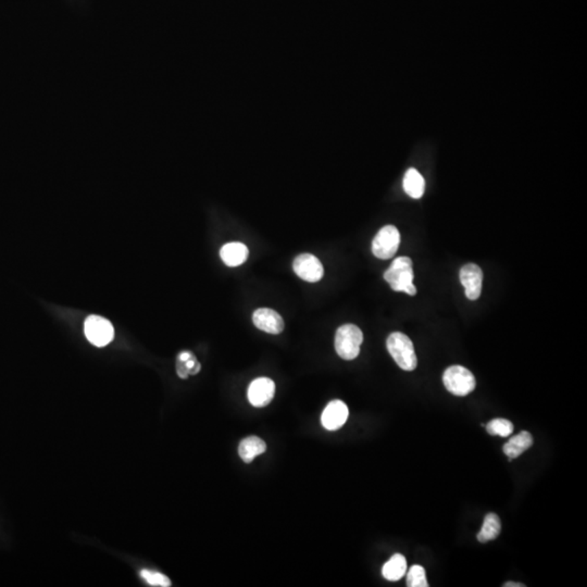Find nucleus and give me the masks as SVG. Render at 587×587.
I'll use <instances>...</instances> for the list:
<instances>
[{
  "instance_id": "f8f14e48",
  "label": "nucleus",
  "mask_w": 587,
  "mask_h": 587,
  "mask_svg": "<svg viewBox=\"0 0 587 587\" xmlns=\"http://www.w3.org/2000/svg\"><path fill=\"white\" fill-rule=\"evenodd\" d=\"M249 250L246 245L238 242L225 244L220 250L221 259L228 267L235 268L243 265L248 258Z\"/></svg>"
},
{
  "instance_id": "0eeeda50",
  "label": "nucleus",
  "mask_w": 587,
  "mask_h": 587,
  "mask_svg": "<svg viewBox=\"0 0 587 587\" xmlns=\"http://www.w3.org/2000/svg\"><path fill=\"white\" fill-rule=\"evenodd\" d=\"M293 269L298 278L309 283H317L322 280L324 274V269L320 260L311 254L297 256L293 262Z\"/></svg>"
},
{
  "instance_id": "423d86ee",
  "label": "nucleus",
  "mask_w": 587,
  "mask_h": 587,
  "mask_svg": "<svg viewBox=\"0 0 587 587\" xmlns=\"http://www.w3.org/2000/svg\"><path fill=\"white\" fill-rule=\"evenodd\" d=\"M84 332L88 341L97 347L107 346L114 337L112 322L99 315H90L85 320Z\"/></svg>"
},
{
  "instance_id": "9b49d317",
  "label": "nucleus",
  "mask_w": 587,
  "mask_h": 587,
  "mask_svg": "<svg viewBox=\"0 0 587 587\" xmlns=\"http://www.w3.org/2000/svg\"><path fill=\"white\" fill-rule=\"evenodd\" d=\"M255 326L269 334H280L284 330L283 317L276 311L268 308L257 309L252 315Z\"/></svg>"
},
{
  "instance_id": "20e7f679",
  "label": "nucleus",
  "mask_w": 587,
  "mask_h": 587,
  "mask_svg": "<svg viewBox=\"0 0 587 587\" xmlns=\"http://www.w3.org/2000/svg\"><path fill=\"white\" fill-rule=\"evenodd\" d=\"M443 382L447 391L456 396H467L475 389L473 374L462 365H452L443 374Z\"/></svg>"
},
{
  "instance_id": "f257e3e1",
  "label": "nucleus",
  "mask_w": 587,
  "mask_h": 587,
  "mask_svg": "<svg viewBox=\"0 0 587 587\" xmlns=\"http://www.w3.org/2000/svg\"><path fill=\"white\" fill-rule=\"evenodd\" d=\"M384 278L393 291H404L410 296H415L417 294V289L413 284L415 274L413 260L408 257H400L391 262L389 270L384 273Z\"/></svg>"
},
{
  "instance_id": "6e6552de",
  "label": "nucleus",
  "mask_w": 587,
  "mask_h": 587,
  "mask_svg": "<svg viewBox=\"0 0 587 587\" xmlns=\"http://www.w3.org/2000/svg\"><path fill=\"white\" fill-rule=\"evenodd\" d=\"M275 384L271 378H256L248 387V400L254 407L262 408L272 402Z\"/></svg>"
},
{
  "instance_id": "aec40b11",
  "label": "nucleus",
  "mask_w": 587,
  "mask_h": 587,
  "mask_svg": "<svg viewBox=\"0 0 587 587\" xmlns=\"http://www.w3.org/2000/svg\"><path fill=\"white\" fill-rule=\"evenodd\" d=\"M140 577L148 583L151 586L156 587H169L172 585L169 577H166L164 574L159 573V572L151 571V570H142L140 571Z\"/></svg>"
},
{
  "instance_id": "412c9836",
  "label": "nucleus",
  "mask_w": 587,
  "mask_h": 587,
  "mask_svg": "<svg viewBox=\"0 0 587 587\" xmlns=\"http://www.w3.org/2000/svg\"><path fill=\"white\" fill-rule=\"evenodd\" d=\"M193 356L194 354H192V352H181L180 354H179V358H177V360H179V361H182V363H185V361H187V360L191 359Z\"/></svg>"
},
{
  "instance_id": "2eb2a0df",
  "label": "nucleus",
  "mask_w": 587,
  "mask_h": 587,
  "mask_svg": "<svg viewBox=\"0 0 587 587\" xmlns=\"http://www.w3.org/2000/svg\"><path fill=\"white\" fill-rule=\"evenodd\" d=\"M407 573V560L400 553H395L382 568L384 579L391 582L400 581Z\"/></svg>"
},
{
  "instance_id": "4be33fe9",
  "label": "nucleus",
  "mask_w": 587,
  "mask_h": 587,
  "mask_svg": "<svg viewBox=\"0 0 587 587\" xmlns=\"http://www.w3.org/2000/svg\"><path fill=\"white\" fill-rule=\"evenodd\" d=\"M505 587H524L525 585L521 584V583H516V582H507L504 584Z\"/></svg>"
},
{
  "instance_id": "f3484780",
  "label": "nucleus",
  "mask_w": 587,
  "mask_h": 587,
  "mask_svg": "<svg viewBox=\"0 0 587 587\" xmlns=\"http://www.w3.org/2000/svg\"><path fill=\"white\" fill-rule=\"evenodd\" d=\"M500 531H501V523H500L499 517L495 513H487L481 531L478 534V540L481 543L495 540L499 535Z\"/></svg>"
},
{
  "instance_id": "7ed1b4c3",
  "label": "nucleus",
  "mask_w": 587,
  "mask_h": 587,
  "mask_svg": "<svg viewBox=\"0 0 587 587\" xmlns=\"http://www.w3.org/2000/svg\"><path fill=\"white\" fill-rule=\"evenodd\" d=\"M363 334L354 324H345L337 328L335 334V350L341 359L354 360L359 356Z\"/></svg>"
},
{
  "instance_id": "dca6fc26",
  "label": "nucleus",
  "mask_w": 587,
  "mask_h": 587,
  "mask_svg": "<svg viewBox=\"0 0 587 587\" xmlns=\"http://www.w3.org/2000/svg\"><path fill=\"white\" fill-rule=\"evenodd\" d=\"M404 190L408 196H410L411 198L419 199L423 196L426 191V182L421 173L418 170L411 169L408 170L404 177Z\"/></svg>"
},
{
  "instance_id": "a211bd4d",
  "label": "nucleus",
  "mask_w": 587,
  "mask_h": 587,
  "mask_svg": "<svg viewBox=\"0 0 587 587\" xmlns=\"http://www.w3.org/2000/svg\"><path fill=\"white\" fill-rule=\"evenodd\" d=\"M486 430L494 436L507 437L513 433V424L506 419H494L487 423Z\"/></svg>"
},
{
  "instance_id": "4468645a",
  "label": "nucleus",
  "mask_w": 587,
  "mask_h": 587,
  "mask_svg": "<svg viewBox=\"0 0 587 587\" xmlns=\"http://www.w3.org/2000/svg\"><path fill=\"white\" fill-rule=\"evenodd\" d=\"M533 445V437L529 432L523 431L518 435L511 437L508 442L504 445V452L508 456L509 459H516L521 456L525 450L529 449Z\"/></svg>"
},
{
  "instance_id": "1a4fd4ad",
  "label": "nucleus",
  "mask_w": 587,
  "mask_h": 587,
  "mask_svg": "<svg viewBox=\"0 0 587 587\" xmlns=\"http://www.w3.org/2000/svg\"><path fill=\"white\" fill-rule=\"evenodd\" d=\"M348 415L350 410L344 402L339 400H332L323 410L321 423L324 429L336 431L346 423Z\"/></svg>"
},
{
  "instance_id": "6ab92c4d",
  "label": "nucleus",
  "mask_w": 587,
  "mask_h": 587,
  "mask_svg": "<svg viewBox=\"0 0 587 587\" xmlns=\"http://www.w3.org/2000/svg\"><path fill=\"white\" fill-rule=\"evenodd\" d=\"M407 586L429 587L423 566L415 564L409 569V572L407 573Z\"/></svg>"
},
{
  "instance_id": "39448f33",
  "label": "nucleus",
  "mask_w": 587,
  "mask_h": 587,
  "mask_svg": "<svg viewBox=\"0 0 587 587\" xmlns=\"http://www.w3.org/2000/svg\"><path fill=\"white\" fill-rule=\"evenodd\" d=\"M400 233L394 225H387L373 238L372 252L378 259H391L400 248Z\"/></svg>"
},
{
  "instance_id": "f03ea898",
  "label": "nucleus",
  "mask_w": 587,
  "mask_h": 587,
  "mask_svg": "<svg viewBox=\"0 0 587 587\" xmlns=\"http://www.w3.org/2000/svg\"><path fill=\"white\" fill-rule=\"evenodd\" d=\"M387 346L389 354L400 369L413 371L417 368L418 359L415 354V347L407 335L400 332L391 333L387 339Z\"/></svg>"
},
{
  "instance_id": "9d476101",
  "label": "nucleus",
  "mask_w": 587,
  "mask_h": 587,
  "mask_svg": "<svg viewBox=\"0 0 587 587\" xmlns=\"http://www.w3.org/2000/svg\"><path fill=\"white\" fill-rule=\"evenodd\" d=\"M461 284L466 289V296L470 300H476L481 296L482 284H483V272L479 265L474 263L463 265L460 269Z\"/></svg>"
},
{
  "instance_id": "ddd939ff",
  "label": "nucleus",
  "mask_w": 587,
  "mask_h": 587,
  "mask_svg": "<svg viewBox=\"0 0 587 587\" xmlns=\"http://www.w3.org/2000/svg\"><path fill=\"white\" fill-rule=\"evenodd\" d=\"M267 450V444L258 436H248L242 441L238 446V455L244 462L250 463L257 456L262 455Z\"/></svg>"
}]
</instances>
